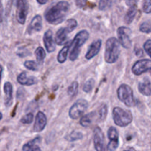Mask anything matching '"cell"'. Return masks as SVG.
<instances>
[{
	"label": "cell",
	"mask_w": 151,
	"mask_h": 151,
	"mask_svg": "<svg viewBox=\"0 0 151 151\" xmlns=\"http://www.w3.org/2000/svg\"><path fill=\"white\" fill-rule=\"evenodd\" d=\"M47 119L46 115L43 112L38 111L36 116H35V123H34L33 131L37 133L42 131L45 128L46 125H47Z\"/></svg>",
	"instance_id": "obj_13"
},
{
	"label": "cell",
	"mask_w": 151,
	"mask_h": 151,
	"mask_svg": "<svg viewBox=\"0 0 151 151\" xmlns=\"http://www.w3.org/2000/svg\"><path fill=\"white\" fill-rule=\"evenodd\" d=\"M69 48H70V45H69V44H67L59 52L58 55L57 60L60 63H63L66 60L68 52L69 51Z\"/></svg>",
	"instance_id": "obj_23"
},
{
	"label": "cell",
	"mask_w": 151,
	"mask_h": 151,
	"mask_svg": "<svg viewBox=\"0 0 151 151\" xmlns=\"http://www.w3.org/2000/svg\"><path fill=\"white\" fill-rule=\"evenodd\" d=\"M52 37V32L51 30H47L44 35V44L46 50L50 53L52 52L55 50V44Z\"/></svg>",
	"instance_id": "obj_17"
},
{
	"label": "cell",
	"mask_w": 151,
	"mask_h": 151,
	"mask_svg": "<svg viewBox=\"0 0 151 151\" xmlns=\"http://www.w3.org/2000/svg\"><path fill=\"white\" fill-rule=\"evenodd\" d=\"M113 119L114 123L119 127L128 126L133 120L131 111L120 107H115L113 109Z\"/></svg>",
	"instance_id": "obj_4"
},
{
	"label": "cell",
	"mask_w": 151,
	"mask_h": 151,
	"mask_svg": "<svg viewBox=\"0 0 151 151\" xmlns=\"http://www.w3.org/2000/svg\"><path fill=\"white\" fill-rule=\"evenodd\" d=\"M69 10L67 1H61L50 7L45 13V19L51 24H58L63 22Z\"/></svg>",
	"instance_id": "obj_1"
},
{
	"label": "cell",
	"mask_w": 151,
	"mask_h": 151,
	"mask_svg": "<svg viewBox=\"0 0 151 151\" xmlns=\"http://www.w3.org/2000/svg\"><path fill=\"white\" fill-rule=\"evenodd\" d=\"M138 89L142 94L145 96L151 95V83L147 78H145L142 82H140L138 86Z\"/></svg>",
	"instance_id": "obj_19"
},
{
	"label": "cell",
	"mask_w": 151,
	"mask_h": 151,
	"mask_svg": "<svg viewBox=\"0 0 151 151\" xmlns=\"http://www.w3.org/2000/svg\"><path fill=\"white\" fill-rule=\"evenodd\" d=\"M35 57H36L37 62L39 64H42L46 57V52L44 51V48L41 47H38L35 51Z\"/></svg>",
	"instance_id": "obj_24"
},
{
	"label": "cell",
	"mask_w": 151,
	"mask_h": 151,
	"mask_svg": "<svg viewBox=\"0 0 151 151\" xmlns=\"http://www.w3.org/2000/svg\"><path fill=\"white\" fill-rule=\"evenodd\" d=\"M89 36V33L87 30H81L75 35L73 41L70 45V52H69V59L72 61L76 60L81 52V47L86 42Z\"/></svg>",
	"instance_id": "obj_3"
},
{
	"label": "cell",
	"mask_w": 151,
	"mask_h": 151,
	"mask_svg": "<svg viewBox=\"0 0 151 151\" xmlns=\"http://www.w3.org/2000/svg\"><path fill=\"white\" fill-rule=\"evenodd\" d=\"M105 137L103 131L99 127H96L94 130V148L97 151L106 150L105 145Z\"/></svg>",
	"instance_id": "obj_12"
},
{
	"label": "cell",
	"mask_w": 151,
	"mask_h": 151,
	"mask_svg": "<svg viewBox=\"0 0 151 151\" xmlns=\"http://www.w3.org/2000/svg\"><path fill=\"white\" fill-rule=\"evenodd\" d=\"M94 83H95V81H94V80L92 79V78L88 80L83 85V90L86 93L91 92V91H92L93 88H94Z\"/></svg>",
	"instance_id": "obj_29"
},
{
	"label": "cell",
	"mask_w": 151,
	"mask_h": 151,
	"mask_svg": "<svg viewBox=\"0 0 151 151\" xmlns=\"http://www.w3.org/2000/svg\"><path fill=\"white\" fill-rule=\"evenodd\" d=\"M117 97L125 106L134 107L137 105V100L134 96V91L131 86L127 84H122L117 89Z\"/></svg>",
	"instance_id": "obj_6"
},
{
	"label": "cell",
	"mask_w": 151,
	"mask_h": 151,
	"mask_svg": "<svg viewBox=\"0 0 151 151\" xmlns=\"http://www.w3.org/2000/svg\"><path fill=\"white\" fill-rule=\"evenodd\" d=\"M78 26V22L75 19H71L66 22V27H61L57 31L55 41L58 45H63L67 41L69 32H72Z\"/></svg>",
	"instance_id": "obj_5"
},
{
	"label": "cell",
	"mask_w": 151,
	"mask_h": 151,
	"mask_svg": "<svg viewBox=\"0 0 151 151\" xmlns=\"http://www.w3.org/2000/svg\"><path fill=\"white\" fill-rule=\"evenodd\" d=\"M108 137L109 142L108 144L106 150H115L119 147V134L114 127H110L108 131Z\"/></svg>",
	"instance_id": "obj_11"
},
{
	"label": "cell",
	"mask_w": 151,
	"mask_h": 151,
	"mask_svg": "<svg viewBox=\"0 0 151 151\" xmlns=\"http://www.w3.org/2000/svg\"><path fill=\"white\" fill-rule=\"evenodd\" d=\"M108 114V106L107 105L103 104L100 106L99 109L98 111H97V119L100 122H103L105 120Z\"/></svg>",
	"instance_id": "obj_25"
},
{
	"label": "cell",
	"mask_w": 151,
	"mask_h": 151,
	"mask_svg": "<svg viewBox=\"0 0 151 151\" xmlns=\"http://www.w3.org/2000/svg\"><path fill=\"white\" fill-rule=\"evenodd\" d=\"M28 10H29V4L27 0H18L16 19L21 24H24L26 22Z\"/></svg>",
	"instance_id": "obj_8"
},
{
	"label": "cell",
	"mask_w": 151,
	"mask_h": 151,
	"mask_svg": "<svg viewBox=\"0 0 151 151\" xmlns=\"http://www.w3.org/2000/svg\"><path fill=\"white\" fill-rule=\"evenodd\" d=\"M131 32V29L126 27H120L117 29L118 40L121 45L125 49H129L131 47V41L130 39Z\"/></svg>",
	"instance_id": "obj_9"
},
{
	"label": "cell",
	"mask_w": 151,
	"mask_h": 151,
	"mask_svg": "<svg viewBox=\"0 0 151 151\" xmlns=\"http://www.w3.org/2000/svg\"><path fill=\"white\" fill-rule=\"evenodd\" d=\"M83 135L81 132L79 131H72L70 134L66 137V139L69 142H75L77 140L82 139Z\"/></svg>",
	"instance_id": "obj_26"
},
{
	"label": "cell",
	"mask_w": 151,
	"mask_h": 151,
	"mask_svg": "<svg viewBox=\"0 0 151 151\" xmlns=\"http://www.w3.org/2000/svg\"><path fill=\"white\" fill-rule=\"evenodd\" d=\"M139 30L145 33H150L151 32V22H145L140 25Z\"/></svg>",
	"instance_id": "obj_31"
},
{
	"label": "cell",
	"mask_w": 151,
	"mask_h": 151,
	"mask_svg": "<svg viewBox=\"0 0 151 151\" xmlns=\"http://www.w3.org/2000/svg\"><path fill=\"white\" fill-rule=\"evenodd\" d=\"M135 51H136V50H135ZM135 53H136V55H137V56H141V55H143L142 50H138L137 51L135 52Z\"/></svg>",
	"instance_id": "obj_35"
},
{
	"label": "cell",
	"mask_w": 151,
	"mask_h": 151,
	"mask_svg": "<svg viewBox=\"0 0 151 151\" xmlns=\"http://www.w3.org/2000/svg\"><path fill=\"white\" fill-rule=\"evenodd\" d=\"M41 138L40 137H36V138L33 139L32 141H29L27 144L24 145L23 147H22V150L27 151V150H40L41 148L38 147V144L41 142Z\"/></svg>",
	"instance_id": "obj_20"
},
{
	"label": "cell",
	"mask_w": 151,
	"mask_h": 151,
	"mask_svg": "<svg viewBox=\"0 0 151 151\" xmlns=\"http://www.w3.org/2000/svg\"><path fill=\"white\" fill-rule=\"evenodd\" d=\"M4 91L5 94L4 105L7 107L11 106L13 103V86L10 82H6L4 85Z\"/></svg>",
	"instance_id": "obj_18"
},
{
	"label": "cell",
	"mask_w": 151,
	"mask_h": 151,
	"mask_svg": "<svg viewBox=\"0 0 151 151\" xmlns=\"http://www.w3.org/2000/svg\"><path fill=\"white\" fill-rule=\"evenodd\" d=\"M88 106V102L86 100L80 99L77 100L73 106L70 108L69 111V117L72 119H77L83 114Z\"/></svg>",
	"instance_id": "obj_7"
},
{
	"label": "cell",
	"mask_w": 151,
	"mask_h": 151,
	"mask_svg": "<svg viewBox=\"0 0 151 151\" xmlns=\"http://www.w3.org/2000/svg\"><path fill=\"white\" fill-rule=\"evenodd\" d=\"M101 39H98L97 40V41L91 43L89 48H88V51H87L86 54V58L87 60H90V59L93 58L94 56L97 55L99 53V52H100V48H101Z\"/></svg>",
	"instance_id": "obj_15"
},
{
	"label": "cell",
	"mask_w": 151,
	"mask_h": 151,
	"mask_svg": "<svg viewBox=\"0 0 151 151\" xmlns=\"http://www.w3.org/2000/svg\"><path fill=\"white\" fill-rule=\"evenodd\" d=\"M137 13V4L136 5L131 6L129 8V10L127 12L126 15L125 16V23L130 24L132 23V22L134 21V19H135L136 15Z\"/></svg>",
	"instance_id": "obj_22"
},
{
	"label": "cell",
	"mask_w": 151,
	"mask_h": 151,
	"mask_svg": "<svg viewBox=\"0 0 151 151\" xmlns=\"http://www.w3.org/2000/svg\"><path fill=\"white\" fill-rule=\"evenodd\" d=\"M151 70V60L142 59L136 62L132 67V72L136 75H140Z\"/></svg>",
	"instance_id": "obj_10"
},
{
	"label": "cell",
	"mask_w": 151,
	"mask_h": 151,
	"mask_svg": "<svg viewBox=\"0 0 151 151\" xmlns=\"http://www.w3.org/2000/svg\"><path fill=\"white\" fill-rule=\"evenodd\" d=\"M25 67L27 69L31 71H38V65L34 60H26L24 63Z\"/></svg>",
	"instance_id": "obj_30"
},
{
	"label": "cell",
	"mask_w": 151,
	"mask_h": 151,
	"mask_svg": "<svg viewBox=\"0 0 151 151\" xmlns=\"http://www.w3.org/2000/svg\"><path fill=\"white\" fill-rule=\"evenodd\" d=\"M42 29V18L40 15L34 16L27 28V33L32 34L35 32H40Z\"/></svg>",
	"instance_id": "obj_14"
},
{
	"label": "cell",
	"mask_w": 151,
	"mask_h": 151,
	"mask_svg": "<svg viewBox=\"0 0 151 151\" xmlns=\"http://www.w3.org/2000/svg\"><path fill=\"white\" fill-rule=\"evenodd\" d=\"M33 121V114L32 113H29L24 116L21 119L20 122L23 124H30Z\"/></svg>",
	"instance_id": "obj_32"
},
{
	"label": "cell",
	"mask_w": 151,
	"mask_h": 151,
	"mask_svg": "<svg viewBox=\"0 0 151 151\" xmlns=\"http://www.w3.org/2000/svg\"><path fill=\"white\" fill-rule=\"evenodd\" d=\"M120 53V43L114 37L109 38L106 44L105 60L108 63H114L118 60Z\"/></svg>",
	"instance_id": "obj_2"
},
{
	"label": "cell",
	"mask_w": 151,
	"mask_h": 151,
	"mask_svg": "<svg viewBox=\"0 0 151 151\" xmlns=\"http://www.w3.org/2000/svg\"><path fill=\"white\" fill-rule=\"evenodd\" d=\"M17 81L22 86H32L38 83V79L35 77L27 76V73L26 72H23L18 75Z\"/></svg>",
	"instance_id": "obj_16"
},
{
	"label": "cell",
	"mask_w": 151,
	"mask_h": 151,
	"mask_svg": "<svg viewBox=\"0 0 151 151\" xmlns=\"http://www.w3.org/2000/svg\"><path fill=\"white\" fill-rule=\"evenodd\" d=\"M47 1H48V0H37V1H38L40 4H45L47 2Z\"/></svg>",
	"instance_id": "obj_36"
},
{
	"label": "cell",
	"mask_w": 151,
	"mask_h": 151,
	"mask_svg": "<svg viewBox=\"0 0 151 151\" xmlns=\"http://www.w3.org/2000/svg\"><path fill=\"white\" fill-rule=\"evenodd\" d=\"M78 83L77 81H74V82L72 83L69 87L68 88L67 92L68 94H69V97H74L75 96L77 95L78 91Z\"/></svg>",
	"instance_id": "obj_28"
},
{
	"label": "cell",
	"mask_w": 151,
	"mask_h": 151,
	"mask_svg": "<svg viewBox=\"0 0 151 151\" xmlns=\"http://www.w3.org/2000/svg\"><path fill=\"white\" fill-rule=\"evenodd\" d=\"M142 10L145 13H151V0H144L143 1Z\"/></svg>",
	"instance_id": "obj_33"
},
{
	"label": "cell",
	"mask_w": 151,
	"mask_h": 151,
	"mask_svg": "<svg viewBox=\"0 0 151 151\" xmlns=\"http://www.w3.org/2000/svg\"><path fill=\"white\" fill-rule=\"evenodd\" d=\"M96 112H90V113L84 115L82 118L81 119L80 121V123L84 128H87L89 125H91V123L93 122V119L95 117Z\"/></svg>",
	"instance_id": "obj_21"
},
{
	"label": "cell",
	"mask_w": 151,
	"mask_h": 151,
	"mask_svg": "<svg viewBox=\"0 0 151 151\" xmlns=\"http://www.w3.org/2000/svg\"><path fill=\"white\" fill-rule=\"evenodd\" d=\"M116 0H100L99 9L100 10H106L112 7Z\"/></svg>",
	"instance_id": "obj_27"
},
{
	"label": "cell",
	"mask_w": 151,
	"mask_h": 151,
	"mask_svg": "<svg viewBox=\"0 0 151 151\" xmlns=\"http://www.w3.org/2000/svg\"><path fill=\"white\" fill-rule=\"evenodd\" d=\"M144 49L146 52L151 58V39L147 40L144 44Z\"/></svg>",
	"instance_id": "obj_34"
}]
</instances>
